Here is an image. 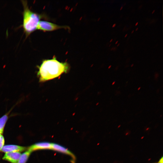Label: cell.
Instances as JSON below:
<instances>
[{
    "instance_id": "cell-1",
    "label": "cell",
    "mask_w": 163,
    "mask_h": 163,
    "mask_svg": "<svg viewBox=\"0 0 163 163\" xmlns=\"http://www.w3.org/2000/svg\"><path fill=\"white\" fill-rule=\"evenodd\" d=\"M37 75L39 82H43L59 76L69 70V66L66 62H61L56 58L43 61L38 66Z\"/></svg>"
},
{
    "instance_id": "cell-2",
    "label": "cell",
    "mask_w": 163,
    "mask_h": 163,
    "mask_svg": "<svg viewBox=\"0 0 163 163\" xmlns=\"http://www.w3.org/2000/svg\"><path fill=\"white\" fill-rule=\"evenodd\" d=\"M24 7L23 27L27 36L37 29L41 16L29 8L26 1H22Z\"/></svg>"
},
{
    "instance_id": "cell-3",
    "label": "cell",
    "mask_w": 163,
    "mask_h": 163,
    "mask_svg": "<svg viewBox=\"0 0 163 163\" xmlns=\"http://www.w3.org/2000/svg\"><path fill=\"white\" fill-rule=\"evenodd\" d=\"M66 27L59 26L55 24L45 21H40L38 24L37 29L43 31H51Z\"/></svg>"
},
{
    "instance_id": "cell-4",
    "label": "cell",
    "mask_w": 163,
    "mask_h": 163,
    "mask_svg": "<svg viewBox=\"0 0 163 163\" xmlns=\"http://www.w3.org/2000/svg\"><path fill=\"white\" fill-rule=\"evenodd\" d=\"M51 150L68 155L72 157L71 162L75 163L76 157L74 154L70 150L64 146L56 143H52Z\"/></svg>"
},
{
    "instance_id": "cell-5",
    "label": "cell",
    "mask_w": 163,
    "mask_h": 163,
    "mask_svg": "<svg viewBox=\"0 0 163 163\" xmlns=\"http://www.w3.org/2000/svg\"><path fill=\"white\" fill-rule=\"evenodd\" d=\"M52 143L47 142H43L35 143L30 146L27 150L31 152L39 150H51Z\"/></svg>"
},
{
    "instance_id": "cell-6",
    "label": "cell",
    "mask_w": 163,
    "mask_h": 163,
    "mask_svg": "<svg viewBox=\"0 0 163 163\" xmlns=\"http://www.w3.org/2000/svg\"><path fill=\"white\" fill-rule=\"evenodd\" d=\"M27 149L25 147L14 145H4L1 151L5 153L12 152H22Z\"/></svg>"
},
{
    "instance_id": "cell-7",
    "label": "cell",
    "mask_w": 163,
    "mask_h": 163,
    "mask_svg": "<svg viewBox=\"0 0 163 163\" xmlns=\"http://www.w3.org/2000/svg\"><path fill=\"white\" fill-rule=\"evenodd\" d=\"M21 155L19 152H7L5 153L2 159L11 163H18Z\"/></svg>"
},
{
    "instance_id": "cell-8",
    "label": "cell",
    "mask_w": 163,
    "mask_h": 163,
    "mask_svg": "<svg viewBox=\"0 0 163 163\" xmlns=\"http://www.w3.org/2000/svg\"><path fill=\"white\" fill-rule=\"evenodd\" d=\"M11 110L0 117V133H2Z\"/></svg>"
},
{
    "instance_id": "cell-9",
    "label": "cell",
    "mask_w": 163,
    "mask_h": 163,
    "mask_svg": "<svg viewBox=\"0 0 163 163\" xmlns=\"http://www.w3.org/2000/svg\"><path fill=\"white\" fill-rule=\"evenodd\" d=\"M31 152L27 150L23 153L21 154L18 163H26Z\"/></svg>"
},
{
    "instance_id": "cell-10",
    "label": "cell",
    "mask_w": 163,
    "mask_h": 163,
    "mask_svg": "<svg viewBox=\"0 0 163 163\" xmlns=\"http://www.w3.org/2000/svg\"><path fill=\"white\" fill-rule=\"evenodd\" d=\"M5 143V139L3 136L2 135L0 137V151L2 148L4 146Z\"/></svg>"
},
{
    "instance_id": "cell-11",
    "label": "cell",
    "mask_w": 163,
    "mask_h": 163,
    "mask_svg": "<svg viewBox=\"0 0 163 163\" xmlns=\"http://www.w3.org/2000/svg\"><path fill=\"white\" fill-rule=\"evenodd\" d=\"M154 163H163V157H162L157 162Z\"/></svg>"
},
{
    "instance_id": "cell-12",
    "label": "cell",
    "mask_w": 163,
    "mask_h": 163,
    "mask_svg": "<svg viewBox=\"0 0 163 163\" xmlns=\"http://www.w3.org/2000/svg\"><path fill=\"white\" fill-rule=\"evenodd\" d=\"M155 78L156 79L158 77V73H155Z\"/></svg>"
},
{
    "instance_id": "cell-13",
    "label": "cell",
    "mask_w": 163,
    "mask_h": 163,
    "mask_svg": "<svg viewBox=\"0 0 163 163\" xmlns=\"http://www.w3.org/2000/svg\"><path fill=\"white\" fill-rule=\"evenodd\" d=\"M116 25V24H114L112 26V27H114Z\"/></svg>"
},
{
    "instance_id": "cell-14",
    "label": "cell",
    "mask_w": 163,
    "mask_h": 163,
    "mask_svg": "<svg viewBox=\"0 0 163 163\" xmlns=\"http://www.w3.org/2000/svg\"><path fill=\"white\" fill-rule=\"evenodd\" d=\"M115 82H113V83H112V85H113L115 83Z\"/></svg>"
},
{
    "instance_id": "cell-15",
    "label": "cell",
    "mask_w": 163,
    "mask_h": 163,
    "mask_svg": "<svg viewBox=\"0 0 163 163\" xmlns=\"http://www.w3.org/2000/svg\"><path fill=\"white\" fill-rule=\"evenodd\" d=\"M111 65H110L108 67V69H110V67H111Z\"/></svg>"
},
{
    "instance_id": "cell-16",
    "label": "cell",
    "mask_w": 163,
    "mask_h": 163,
    "mask_svg": "<svg viewBox=\"0 0 163 163\" xmlns=\"http://www.w3.org/2000/svg\"><path fill=\"white\" fill-rule=\"evenodd\" d=\"M138 22H137L135 24V25L136 26V25H137V24H138Z\"/></svg>"
},
{
    "instance_id": "cell-17",
    "label": "cell",
    "mask_w": 163,
    "mask_h": 163,
    "mask_svg": "<svg viewBox=\"0 0 163 163\" xmlns=\"http://www.w3.org/2000/svg\"><path fill=\"white\" fill-rule=\"evenodd\" d=\"M140 88H141L140 87H139V88H138V90H139V89H140Z\"/></svg>"
},
{
    "instance_id": "cell-18",
    "label": "cell",
    "mask_w": 163,
    "mask_h": 163,
    "mask_svg": "<svg viewBox=\"0 0 163 163\" xmlns=\"http://www.w3.org/2000/svg\"><path fill=\"white\" fill-rule=\"evenodd\" d=\"M155 11V10H154L152 11V14Z\"/></svg>"
},
{
    "instance_id": "cell-19",
    "label": "cell",
    "mask_w": 163,
    "mask_h": 163,
    "mask_svg": "<svg viewBox=\"0 0 163 163\" xmlns=\"http://www.w3.org/2000/svg\"><path fill=\"white\" fill-rule=\"evenodd\" d=\"M2 133H0V137L2 135Z\"/></svg>"
},
{
    "instance_id": "cell-20",
    "label": "cell",
    "mask_w": 163,
    "mask_h": 163,
    "mask_svg": "<svg viewBox=\"0 0 163 163\" xmlns=\"http://www.w3.org/2000/svg\"><path fill=\"white\" fill-rule=\"evenodd\" d=\"M123 8V6L121 7L120 8V10H121Z\"/></svg>"
},
{
    "instance_id": "cell-21",
    "label": "cell",
    "mask_w": 163,
    "mask_h": 163,
    "mask_svg": "<svg viewBox=\"0 0 163 163\" xmlns=\"http://www.w3.org/2000/svg\"><path fill=\"white\" fill-rule=\"evenodd\" d=\"M127 34H126V35L125 36V37H126L127 36Z\"/></svg>"
},
{
    "instance_id": "cell-22",
    "label": "cell",
    "mask_w": 163,
    "mask_h": 163,
    "mask_svg": "<svg viewBox=\"0 0 163 163\" xmlns=\"http://www.w3.org/2000/svg\"><path fill=\"white\" fill-rule=\"evenodd\" d=\"M118 41H117L115 43V44H117L118 43Z\"/></svg>"
},
{
    "instance_id": "cell-23",
    "label": "cell",
    "mask_w": 163,
    "mask_h": 163,
    "mask_svg": "<svg viewBox=\"0 0 163 163\" xmlns=\"http://www.w3.org/2000/svg\"><path fill=\"white\" fill-rule=\"evenodd\" d=\"M112 40H113V39H111V40L110 41V42H111Z\"/></svg>"
},
{
    "instance_id": "cell-24",
    "label": "cell",
    "mask_w": 163,
    "mask_h": 163,
    "mask_svg": "<svg viewBox=\"0 0 163 163\" xmlns=\"http://www.w3.org/2000/svg\"><path fill=\"white\" fill-rule=\"evenodd\" d=\"M133 65V64H132L131 65V67H132Z\"/></svg>"
},
{
    "instance_id": "cell-25",
    "label": "cell",
    "mask_w": 163,
    "mask_h": 163,
    "mask_svg": "<svg viewBox=\"0 0 163 163\" xmlns=\"http://www.w3.org/2000/svg\"><path fill=\"white\" fill-rule=\"evenodd\" d=\"M138 29V28H137L136 29V30H137Z\"/></svg>"
},
{
    "instance_id": "cell-26",
    "label": "cell",
    "mask_w": 163,
    "mask_h": 163,
    "mask_svg": "<svg viewBox=\"0 0 163 163\" xmlns=\"http://www.w3.org/2000/svg\"><path fill=\"white\" fill-rule=\"evenodd\" d=\"M133 31H134V30H133L132 31L131 33H132L133 32Z\"/></svg>"
},
{
    "instance_id": "cell-27",
    "label": "cell",
    "mask_w": 163,
    "mask_h": 163,
    "mask_svg": "<svg viewBox=\"0 0 163 163\" xmlns=\"http://www.w3.org/2000/svg\"><path fill=\"white\" fill-rule=\"evenodd\" d=\"M120 45V43H119L117 45V46H118Z\"/></svg>"
},
{
    "instance_id": "cell-28",
    "label": "cell",
    "mask_w": 163,
    "mask_h": 163,
    "mask_svg": "<svg viewBox=\"0 0 163 163\" xmlns=\"http://www.w3.org/2000/svg\"><path fill=\"white\" fill-rule=\"evenodd\" d=\"M113 47L112 48V49H111V50H112V49H113Z\"/></svg>"
},
{
    "instance_id": "cell-29",
    "label": "cell",
    "mask_w": 163,
    "mask_h": 163,
    "mask_svg": "<svg viewBox=\"0 0 163 163\" xmlns=\"http://www.w3.org/2000/svg\"><path fill=\"white\" fill-rule=\"evenodd\" d=\"M111 45V44H110L109 45V46H110Z\"/></svg>"
}]
</instances>
